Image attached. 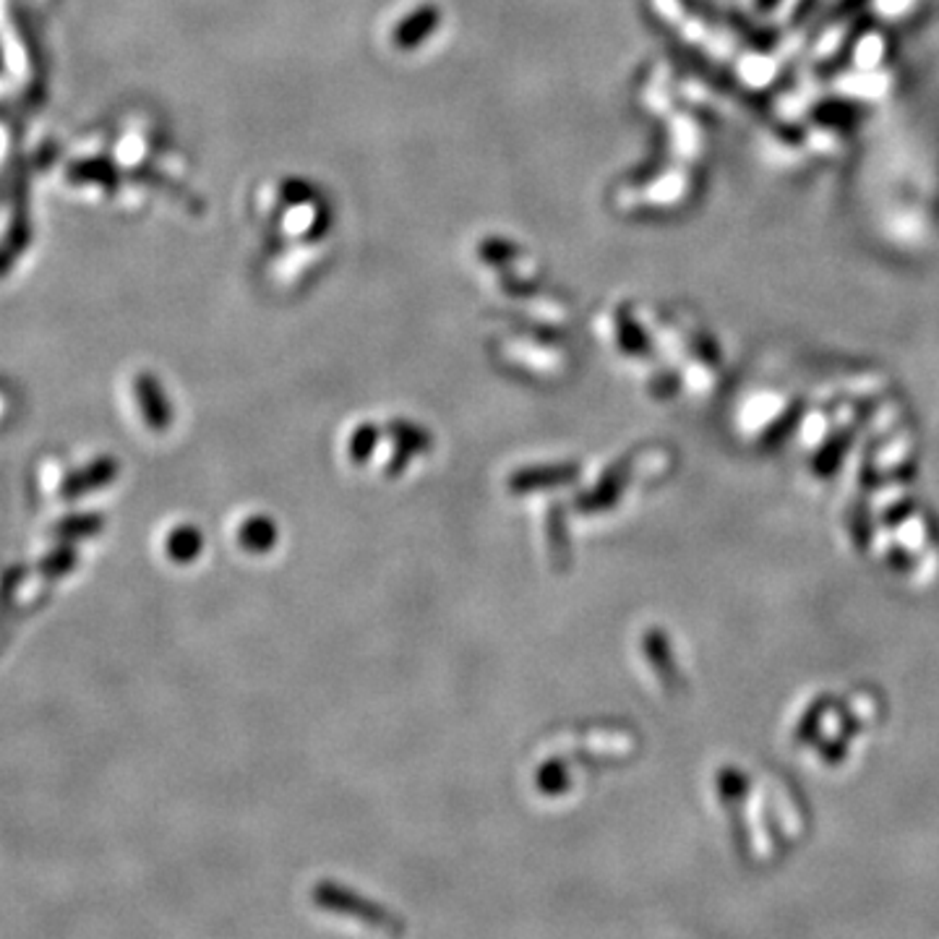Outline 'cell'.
Segmentation results:
<instances>
[{"label":"cell","mask_w":939,"mask_h":939,"mask_svg":"<svg viewBox=\"0 0 939 939\" xmlns=\"http://www.w3.org/2000/svg\"><path fill=\"white\" fill-rule=\"evenodd\" d=\"M253 225L266 253H324L337 230L326 193L295 176H274L253 193Z\"/></svg>","instance_id":"cell-1"},{"label":"cell","mask_w":939,"mask_h":939,"mask_svg":"<svg viewBox=\"0 0 939 939\" xmlns=\"http://www.w3.org/2000/svg\"><path fill=\"white\" fill-rule=\"evenodd\" d=\"M444 35V13L431 0H411L394 5L384 22V43L394 56L407 58L415 52L433 50L436 39Z\"/></svg>","instance_id":"cell-2"},{"label":"cell","mask_w":939,"mask_h":939,"mask_svg":"<svg viewBox=\"0 0 939 939\" xmlns=\"http://www.w3.org/2000/svg\"><path fill=\"white\" fill-rule=\"evenodd\" d=\"M136 394H139L141 411H144V420L150 423L152 428L163 431V428L170 426V405L165 402L157 381H154L150 373H144L136 381Z\"/></svg>","instance_id":"cell-4"},{"label":"cell","mask_w":939,"mask_h":939,"mask_svg":"<svg viewBox=\"0 0 939 939\" xmlns=\"http://www.w3.org/2000/svg\"><path fill=\"white\" fill-rule=\"evenodd\" d=\"M99 527H103L99 525V516H76V520H69V522H63V525H58L56 535L63 540L86 538V535L97 533Z\"/></svg>","instance_id":"cell-5"},{"label":"cell","mask_w":939,"mask_h":939,"mask_svg":"<svg viewBox=\"0 0 939 939\" xmlns=\"http://www.w3.org/2000/svg\"><path fill=\"white\" fill-rule=\"evenodd\" d=\"M116 475H118V462L112 457H99L97 462H92V465L79 470V473H73L71 478L66 480L63 496L66 499H76V496L92 494L97 491V488H105L107 483H112Z\"/></svg>","instance_id":"cell-3"},{"label":"cell","mask_w":939,"mask_h":939,"mask_svg":"<svg viewBox=\"0 0 939 939\" xmlns=\"http://www.w3.org/2000/svg\"><path fill=\"white\" fill-rule=\"evenodd\" d=\"M170 551H173V556H176V559H186V556L191 559V556L199 551L197 530H180V533L173 535Z\"/></svg>","instance_id":"cell-6"},{"label":"cell","mask_w":939,"mask_h":939,"mask_svg":"<svg viewBox=\"0 0 939 939\" xmlns=\"http://www.w3.org/2000/svg\"><path fill=\"white\" fill-rule=\"evenodd\" d=\"M73 559H76V556H73V551H69V548H60L58 554H52L50 559H47L43 563V569H45L47 574H52V577L66 574L73 567Z\"/></svg>","instance_id":"cell-7"}]
</instances>
